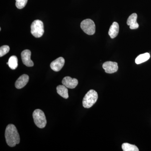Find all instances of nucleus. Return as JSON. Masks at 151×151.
Returning a JSON list of instances; mask_svg holds the SVG:
<instances>
[{"mask_svg":"<svg viewBox=\"0 0 151 151\" xmlns=\"http://www.w3.org/2000/svg\"><path fill=\"white\" fill-rule=\"evenodd\" d=\"M6 140L9 147H14L20 142V137L16 127L13 124L7 126L5 131Z\"/></svg>","mask_w":151,"mask_h":151,"instance_id":"f257e3e1","label":"nucleus"},{"mask_svg":"<svg viewBox=\"0 0 151 151\" xmlns=\"http://www.w3.org/2000/svg\"><path fill=\"white\" fill-rule=\"evenodd\" d=\"M98 94L95 90L91 89L87 92L83 98L82 104L84 108H89L92 107L97 102Z\"/></svg>","mask_w":151,"mask_h":151,"instance_id":"f03ea898","label":"nucleus"},{"mask_svg":"<svg viewBox=\"0 0 151 151\" xmlns=\"http://www.w3.org/2000/svg\"><path fill=\"white\" fill-rule=\"evenodd\" d=\"M33 118L35 124L38 128L43 129L46 126V117L43 111L40 109H36L33 113Z\"/></svg>","mask_w":151,"mask_h":151,"instance_id":"7ed1b4c3","label":"nucleus"},{"mask_svg":"<svg viewBox=\"0 0 151 151\" xmlns=\"http://www.w3.org/2000/svg\"><path fill=\"white\" fill-rule=\"evenodd\" d=\"M31 33L35 37L39 38L43 35L44 33L43 23L40 20H36L31 25Z\"/></svg>","mask_w":151,"mask_h":151,"instance_id":"20e7f679","label":"nucleus"},{"mask_svg":"<svg viewBox=\"0 0 151 151\" xmlns=\"http://www.w3.org/2000/svg\"><path fill=\"white\" fill-rule=\"evenodd\" d=\"M80 27L82 30L88 35H93L95 32V25L91 19H86L81 22Z\"/></svg>","mask_w":151,"mask_h":151,"instance_id":"39448f33","label":"nucleus"},{"mask_svg":"<svg viewBox=\"0 0 151 151\" xmlns=\"http://www.w3.org/2000/svg\"><path fill=\"white\" fill-rule=\"evenodd\" d=\"M31 52L29 50H25L21 53L23 63L27 67H32L34 65V63L31 59Z\"/></svg>","mask_w":151,"mask_h":151,"instance_id":"423d86ee","label":"nucleus"},{"mask_svg":"<svg viewBox=\"0 0 151 151\" xmlns=\"http://www.w3.org/2000/svg\"><path fill=\"white\" fill-rule=\"evenodd\" d=\"M103 68L106 73H114L118 70V63L112 61H107L103 63Z\"/></svg>","mask_w":151,"mask_h":151,"instance_id":"0eeeda50","label":"nucleus"},{"mask_svg":"<svg viewBox=\"0 0 151 151\" xmlns=\"http://www.w3.org/2000/svg\"><path fill=\"white\" fill-rule=\"evenodd\" d=\"M65 64V59L63 57L58 58L50 63V68L52 70L58 72L62 69Z\"/></svg>","mask_w":151,"mask_h":151,"instance_id":"6e6552de","label":"nucleus"},{"mask_svg":"<svg viewBox=\"0 0 151 151\" xmlns=\"http://www.w3.org/2000/svg\"><path fill=\"white\" fill-rule=\"evenodd\" d=\"M62 84L69 89L75 88L78 84V81L75 78H72L70 76H65L62 81Z\"/></svg>","mask_w":151,"mask_h":151,"instance_id":"1a4fd4ad","label":"nucleus"},{"mask_svg":"<svg viewBox=\"0 0 151 151\" xmlns=\"http://www.w3.org/2000/svg\"><path fill=\"white\" fill-rule=\"evenodd\" d=\"M29 80V76L27 74H23L16 81V88L18 89H20L23 88L26 85Z\"/></svg>","mask_w":151,"mask_h":151,"instance_id":"9d476101","label":"nucleus"},{"mask_svg":"<svg viewBox=\"0 0 151 151\" xmlns=\"http://www.w3.org/2000/svg\"><path fill=\"white\" fill-rule=\"evenodd\" d=\"M137 14H132L127 19V24L129 26L130 28L131 29H137L138 28L139 25L137 23Z\"/></svg>","mask_w":151,"mask_h":151,"instance_id":"9b49d317","label":"nucleus"},{"mask_svg":"<svg viewBox=\"0 0 151 151\" xmlns=\"http://www.w3.org/2000/svg\"><path fill=\"white\" fill-rule=\"evenodd\" d=\"M119 26L116 22H114L111 25L108 32V34L112 39L114 38L119 34Z\"/></svg>","mask_w":151,"mask_h":151,"instance_id":"f8f14e48","label":"nucleus"},{"mask_svg":"<svg viewBox=\"0 0 151 151\" xmlns=\"http://www.w3.org/2000/svg\"><path fill=\"white\" fill-rule=\"evenodd\" d=\"M57 92L58 94H59L60 96L65 98V99H67L68 98V89L67 87L66 86L63 85H60L57 86L56 88Z\"/></svg>","mask_w":151,"mask_h":151,"instance_id":"ddd939ff","label":"nucleus"},{"mask_svg":"<svg viewBox=\"0 0 151 151\" xmlns=\"http://www.w3.org/2000/svg\"><path fill=\"white\" fill-rule=\"evenodd\" d=\"M150 57V53L148 52L140 55L135 59V63L137 64H141L148 60Z\"/></svg>","mask_w":151,"mask_h":151,"instance_id":"4468645a","label":"nucleus"},{"mask_svg":"<svg viewBox=\"0 0 151 151\" xmlns=\"http://www.w3.org/2000/svg\"><path fill=\"white\" fill-rule=\"evenodd\" d=\"M9 66L12 70L16 69L18 65V60L15 55H12L9 59Z\"/></svg>","mask_w":151,"mask_h":151,"instance_id":"2eb2a0df","label":"nucleus"},{"mask_svg":"<svg viewBox=\"0 0 151 151\" xmlns=\"http://www.w3.org/2000/svg\"><path fill=\"white\" fill-rule=\"evenodd\" d=\"M122 148L124 151H139V150L137 146L131 145L128 143H124L122 145Z\"/></svg>","mask_w":151,"mask_h":151,"instance_id":"dca6fc26","label":"nucleus"},{"mask_svg":"<svg viewBox=\"0 0 151 151\" xmlns=\"http://www.w3.org/2000/svg\"><path fill=\"white\" fill-rule=\"evenodd\" d=\"M16 6L18 9H22L24 8L27 4L28 0H16Z\"/></svg>","mask_w":151,"mask_h":151,"instance_id":"f3484780","label":"nucleus"},{"mask_svg":"<svg viewBox=\"0 0 151 151\" xmlns=\"http://www.w3.org/2000/svg\"><path fill=\"white\" fill-rule=\"evenodd\" d=\"M10 50V47L8 45H5L0 47V57H1L8 53Z\"/></svg>","mask_w":151,"mask_h":151,"instance_id":"a211bd4d","label":"nucleus"}]
</instances>
